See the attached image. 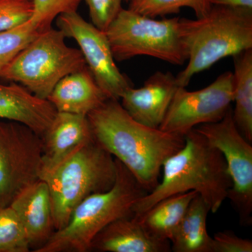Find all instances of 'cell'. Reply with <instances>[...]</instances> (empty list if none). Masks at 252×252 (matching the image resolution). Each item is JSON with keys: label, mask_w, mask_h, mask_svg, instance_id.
<instances>
[{"label": "cell", "mask_w": 252, "mask_h": 252, "mask_svg": "<svg viewBox=\"0 0 252 252\" xmlns=\"http://www.w3.org/2000/svg\"><path fill=\"white\" fill-rule=\"evenodd\" d=\"M94 140L122 162L148 193L160 182L162 164L185 144V136L140 124L117 99L87 116Z\"/></svg>", "instance_id": "obj_1"}, {"label": "cell", "mask_w": 252, "mask_h": 252, "mask_svg": "<svg viewBox=\"0 0 252 252\" xmlns=\"http://www.w3.org/2000/svg\"><path fill=\"white\" fill-rule=\"evenodd\" d=\"M162 173L157 187L134 205V217H142L167 197L189 191L196 192L216 213L232 187L223 155L195 129L185 134L182 148L162 164Z\"/></svg>", "instance_id": "obj_2"}, {"label": "cell", "mask_w": 252, "mask_h": 252, "mask_svg": "<svg viewBox=\"0 0 252 252\" xmlns=\"http://www.w3.org/2000/svg\"><path fill=\"white\" fill-rule=\"evenodd\" d=\"M180 26L188 63L176 76L179 87L220 60L252 49V9L212 5L203 17L180 18Z\"/></svg>", "instance_id": "obj_3"}, {"label": "cell", "mask_w": 252, "mask_h": 252, "mask_svg": "<svg viewBox=\"0 0 252 252\" xmlns=\"http://www.w3.org/2000/svg\"><path fill=\"white\" fill-rule=\"evenodd\" d=\"M117 178L107 191L89 195L73 210L69 222L35 252H87L104 227L123 217L133 215L135 203L148 192L116 159Z\"/></svg>", "instance_id": "obj_4"}, {"label": "cell", "mask_w": 252, "mask_h": 252, "mask_svg": "<svg viewBox=\"0 0 252 252\" xmlns=\"http://www.w3.org/2000/svg\"><path fill=\"white\" fill-rule=\"evenodd\" d=\"M116 178V159L94 137L42 174L40 180L47 184L51 195L55 229L65 227L82 200L109 190Z\"/></svg>", "instance_id": "obj_5"}, {"label": "cell", "mask_w": 252, "mask_h": 252, "mask_svg": "<svg viewBox=\"0 0 252 252\" xmlns=\"http://www.w3.org/2000/svg\"><path fill=\"white\" fill-rule=\"evenodd\" d=\"M66 38L59 29L40 32L10 63L1 79L47 99L63 77L86 66L80 50L67 46Z\"/></svg>", "instance_id": "obj_6"}, {"label": "cell", "mask_w": 252, "mask_h": 252, "mask_svg": "<svg viewBox=\"0 0 252 252\" xmlns=\"http://www.w3.org/2000/svg\"><path fill=\"white\" fill-rule=\"evenodd\" d=\"M180 17L158 20L122 9L106 30L114 59L147 56L176 65L187 61L180 36Z\"/></svg>", "instance_id": "obj_7"}, {"label": "cell", "mask_w": 252, "mask_h": 252, "mask_svg": "<svg viewBox=\"0 0 252 252\" xmlns=\"http://www.w3.org/2000/svg\"><path fill=\"white\" fill-rule=\"evenodd\" d=\"M42 157L40 135L21 123L0 119V207L40 180Z\"/></svg>", "instance_id": "obj_8"}, {"label": "cell", "mask_w": 252, "mask_h": 252, "mask_svg": "<svg viewBox=\"0 0 252 252\" xmlns=\"http://www.w3.org/2000/svg\"><path fill=\"white\" fill-rule=\"evenodd\" d=\"M193 129L223 155L232 181L228 199L236 210L240 224L251 225L252 143L238 130L233 120V109L220 122L202 124Z\"/></svg>", "instance_id": "obj_9"}, {"label": "cell", "mask_w": 252, "mask_h": 252, "mask_svg": "<svg viewBox=\"0 0 252 252\" xmlns=\"http://www.w3.org/2000/svg\"><path fill=\"white\" fill-rule=\"evenodd\" d=\"M233 102V75L220 74L200 90L189 91L179 87L159 129L184 135L202 124L220 122Z\"/></svg>", "instance_id": "obj_10"}, {"label": "cell", "mask_w": 252, "mask_h": 252, "mask_svg": "<svg viewBox=\"0 0 252 252\" xmlns=\"http://www.w3.org/2000/svg\"><path fill=\"white\" fill-rule=\"evenodd\" d=\"M59 29L77 41L86 66L109 99L119 100L132 84L119 70L105 32L87 22L77 11L61 15Z\"/></svg>", "instance_id": "obj_11"}, {"label": "cell", "mask_w": 252, "mask_h": 252, "mask_svg": "<svg viewBox=\"0 0 252 252\" xmlns=\"http://www.w3.org/2000/svg\"><path fill=\"white\" fill-rule=\"evenodd\" d=\"M178 88L171 72L158 71L147 79L142 87L131 86L126 89L121 96L122 105L137 122L159 128Z\"/></svg>", "instance_id": "obj_12"}, {"label": "cell", "mask_w": 252, "mask_h": 252, "mask_svg": "<svg viewBox=\"0 0 252 252\" xmlns=\"http://www.w3.org/2000/svg\"><path fill=\"white\" fill-rule=\"evenodd\" d=\"M22 223L31 249L36 251L51 238L56 229L47 184L39 180L23 190L9 205Z\"/></svg>", "instance_id": "obj_13"}, {"label": "cell", "mask_w": 252, "mask_h": 252, "mask_svg": "<svg viewBox=\"0 0 252 252\" xmlns=\"http://www.w3.org/2000/svg\"><path fill=\"white\" fill-rule=\"evenodd\" d=\"M41 138L43 150L41 176L54 168L81 144L92 140L94 136L87 116L57 112Z\"/></svg>", "instance_id": "obj_14"}, {"label": "cell", "mask_w": 252, "mask_h": 252, "mask_svg": "<svg viewBox=\"0 0 252 252\" xmlns=\"http://www.w3.org/2000/svg\"><path fill=\"white\" fill-rule=\"evenodd\" d=\"M91 251L100 252H172L169 240L149 233L137 217H123L109 223L94 237Z\"/></svg>", "instance_id": "obj_15"}, {"label": "cell", "mask_w": 252, "mask_h": 252, "mask_svg": "<svg viewBox=\"0 0 252 252\" xmlns=\"http://www.w3.org/2000/svg\"><path fill=\"white\" fill-rule=\"evenodd\" d=\"M56 114L48 99L36 97L21 84H0V119L21 123L41 136Z\"/></svg>", "instance_id": "obj_16"}, {"label": "cell", "mask_w": 252, "mask_h": 252, "mask_svg": "<svg viewBox=\"0 0 252 252\" xmlns=\"http://www.w3.org/2000/svg\"><path fill=\"white\" fill-rule=\"evenodd\" d=\"M108 99L87 66L63 77L47 98L58 112L84 116Z\"/></svg>", "instance_id": "obj_17"}, {"label": "cell", "mask_w": 252, "mask_h": 252, "mask_svg": "<svg viewBox=\"0 0 252 252\" xmlns=\"http://www.w3.org/2000/svg\"><path fill=\"white\" fill-rule=\"evenodd\" d=\"M209 212L210 207L198 194L170 239L172 252H212V237L207 229Z\"/></svg>", "instance_id": "obj_18"}, {"label": "cell", "mask_w": 252, "mask_h": 252, "mask_svg": "<svg viewBox=\"0 0 252 252\" xmlns=\"http://www.w3.org/2000/svg\"><path fill=\"white\" fill-rule=\"evenodd\" d=\"M233 118L240 133L252 143V49L233 56Z\"/></svg>", "instance_id": "obj_19"}, {"label": "cell", "mask_w": 252, "mask_h": 252, "mask_svg": "<svg viewBox=\"0 0 252 252\" xmlns=\"http://www.w3.org/2000/svg\"><path fill=\"white\" fill-rule=\"evenodd\" d=\"M197 195L196 192L189 191L167 197L155 204L138 219L151 234L170 241L190 202Z\"/></svg>", "instance_id": "obj_20"}, {"label": "cell", "mask_w": 252, "mask_h": 252, "mask_svg": "<svg viewBox=\"0 0 252 252\" xmlns=\"http://www.w3.org/2000/svg\"><path fill=\"white\" fill-rule=\"evenodd\" d=\"M129 3V9L152 18L178 14L185 7L193 10L196 18H201L212 7L210 0H131Z\"/></svg>", "instance_id": "obj_21"}, {"label": "cell", "mask_w": 252, "mask_h": 252, "mask_svg": "<svg viewBox=\"0 0 252 252\" xmlns=\"http://www.w3.org/2000/svg\"><path fill=\"white\" fill-rule=\"evenodd\" d=\"M39 32L29 21L0 32V79L10 63Z\"/></svg>", "instance_id": "obj_22"}, {"label": "cell", "mask_w": 252, "mask_h": 252, "mask_svg": "<svg viewBox=\"0 0 252 252\" xmlns=\"http://www.w3.org/2000/svg\"><path fill=\"white\" fill-rule=\"evenodd\" d=\"M31 250L22 223L12 207H0V252H28Z\"/></svg>", "instance_id": "obj_23"}, {"label": "cell", "mask_w": 252, "mask_h": 252, "mask_svg": "<svg viewBox=\"0 0 252 252\" xmlns=\"http://www.w3.org/2000/svg\"><path fill=\"white\" fill-rule=\"evenodd\" d=\"M32 13L29 21L39 32L51 28L61 15L77 11L83 0H31Z\"/></svg>", "instance_id": "obj_24"}, {"label": "cell", "mask_w": 252, "mask_h": 252, "mask_svg": "<svg viewBox=\"0 0 252 252\" xmlns=\"http://www.w3.org/2000/svg\"><path fill=\"white\" fill-rule=\"evenodd\" d=\"M32 13L31 0H0V32L28 22Z\"/></svg>", "instance_id": "obj_25"}, {"label": "cell", "mask_w": 252, "mask_h": 252, "mask_svg": "<svg viewBox=\"0 0 252 252\" xmlns=\"http://www.w3.org/2000/svg\"><path fill=\"white\" fill-rule=\"evenodd\" d=\"M89 9L93 24L105 31L123 9V0H83Z\"/></svg>", "instance_id": "obj_26"}, {"label": "cell", "mask_w": 252, "mask_h": 252, "mask_svg": "<svg viewBox=\"0 0 252 252\" xmlns=\"http://www.w3.org/2000/svg\"><path fill=\"white\" fill-rule=\"evenodd\" d=\"M252 252V240L240 238L230 230L218 232L212 237V252Z\"/></svg>", "instance_id": "obj_27"}, {"label": "cell", "mask_w": 252, "mask_h": 252, "mask_svg": "<svg viewBox=\"0 0 252 252\" xmlns=\"http://www.w3.org/2000/svg\"><path fill=\"white\" fill-rule=\"evenodd\" d=\"M210 2L212 6L216 5L252 10V0H210Z\"/></svg>", "instance_id": "obj_28"}, {"label": "cell", "mask_w": 252, "mask_h": 252, "mask_svg": "<svg viewBox=\"0 0 252 252\" xmlns=\"http://www.w3.org/2000/svg\"><path fill=\"white\" fill-rule=\"evenodd\" d=\"M123 1H127V2H130V1H131V0H123Z\"/></svg>", "instance_id": "obj_29"}]
</instances>
